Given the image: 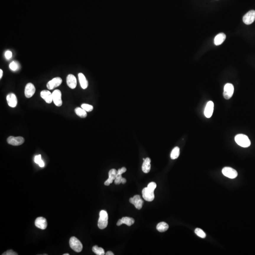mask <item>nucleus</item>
Here are the masks:
<instances>
[{"label":"nucleus","mask_w":255,"mask_h":255,"mask_svg":"<svg viewBox=\"0 0 255 255\" xmlns=\"http://www.w3.org/2000/svg\"><path fill=\"white\" fill-rule=\"evenodd\" d=\"M235 141L238 145L241 147H248L251 146V141L248 137L244 134H238L235 137Z\"/></svg>","instance_id":"obj_1"},{"label":"nucleus","mask_w":255,"mask_h":255,"mask_svg":"<svg viewBox=\"0 0 255 255\" xmlns=\"http://www.w3.org/2000/svg\"><path fill=\"white\" fill-rule=\"evenodd\" d=\"M108 215L107 212L102 210L99 213V218L98 221V226L100 229H104L106 228L108 223Z\"/></svg>","instance_id":"obj_2"},{"label":"nucleus","mask_w":255,"mask_h":255,"mask_svg":"<svg viewBox=\"0 0 255 255\" xmlns=\"http://www.w3.org/2000/svg\"><path fill=\"white\" fill-rule=\"evenodd\" d=\"M69 246L73 251L76 252H80L82 251L83 245L80 241L75 237H72L69 240Z\"/></svg>","instance_id":"obj_3"},{"label":"nucleus","mask_w":255,"mask_h":255,"mask_svg":"<svg viewBox=\"0 0 255 255\" xmlns=\"http://www.w3.org/2000/svg\"><path fill=\"white\" fill-rule=\"evenodd\" d=\"M7 142L9 145L14 146H20L24 142L25 139L22 137L9 136L7 139Z\"/></svg>","instance_id":"obj_4"},{"label":"nucleus","mask_w":255,"mask_h":255,"mask_svg":"<svg viewBox=\"0 0 255 255\" xmlns=\"http://www.w3.org/2000/svg\"><path fill=\"white\" fill-rule=\"evenodd\" d=\"M234 92V87L233 84L230 83H227L225 84L224 87L223 91V97L225 99H230L232 98Z\"/></svg>","instance_id":"obj_5"},{"label":"nucleus","mask_w":255,"mask_h":255,"mask_svg":"<svg viewBox=\"0 0 255 255\" xmlns=\"http://www.w3.org/2000/svg\"><path fill=\"white\" fill-rule=\"evenodd\" d=\"M222 173L225 176L230 179H235L238 176V173L236 170L230 167H226L222 170Z\"/></svg>","instance_id":"obj_6"},{"label":"nucleus","mask_w":255,"mask_h":255,"mask_svg":"<svg viewBox=\"0 0 255 255\" xmlns=\"http://www.w3.org/2000/svg\"><path fill=\"white\" fill-rule=\"evenodd\" d=\"M255 20V11L251 10L247 12L243 17V21L246 25H250Z\"/></svg>","instance_id":"obj_7"},{"label":"nucleus","mask_w":255,"mask_h":255,"mask_svg":"<svg viewBox=\"0 0 255 255\" xmlns=\"http://www.w3.org/2000/svg\"><path fill=\"white\" fill-rule=\"evenodd\" d=\"M53 102L55 105L58 107L61 106L62 104L61 100V93L60 90H56L52 93Z\"/></svg>","instance_id":"obj_8"},{"label":"nucleus","mask_w":255,"mask_h":255,"mask_svg":"<svg viewBox=\"0 0 255 255\" xmlns=\"http://www.w3.org/2000/svg\"><path fill=\"white\" fill-rule=\"evenodd\" d=\"M142 193L143 198L146 201L151 202L154 200L155 199L154 191H151L147 187L143 189Z\"/></svg>","instance_id":"obj_9"},{"label":"nucleus","mask_w":255,"mask_h":255,"mask_svg":"<svg viewBox=\"0 0 255 255\" xmlns=\"http://www.w3.org/2000/svg\"><path fill=\"white\" fill-rule=\"evenodd\" d=\"M62 79L60 77H56L49 81L47 83L46 87L48 90H52L60 86L62 83Z\"/></svg>","instance_id":"obj_10"},{"label":"nucleus","mask_w":255,"mask_h":255,"mask_svg":"<svg viewBox=\"0 0 255 255\" xmlns=\"http://www.w3.org/2000/svg\"><path fill=\"white\" fill-rule=\"evenodd\" d=\"M129 202L134 204L137 209H141L142 207L144 201L139 195H135L133 198L129 199Z\"/></svg>","instance_id":"obj_11"},{"label":"nucleus","mask_w":255,"mask_h":255,"mask_svg":"<svg viewBox=\"0 0 255 255\" xmlns=\"http://www.w3.org/2000/svg\"><path fill=\"white\" fill-rule=\"evenodd\" d=\"M35 92V88L34 85L31 83H29L26 85L25 89V95L26 98H31Z\"/></svg>","instance_id":"obj_12"},{"label":"nucleus","mask_w":255,"mask_h":255,"mask_svg":"<svg viewBox=\"0 0 255 255\" xmlns=\"http://www.w3.org/2000/svg\"><path fill=\"white\" fill-rule=\"evenodd\" d=\"M35 224L36 227L42 230L46 229L47 226V222L46 219L43 217L37 218L35 219Z\"/></svg>","instance_id":"obj_13"},{"label":"nucleus","mask_w":255,"mask_h":255,"mask_svg":"<svg viewBox=\"0 0 255 255\" xmlns=\"http://www.w3.org/2000/svg\"><path fill=\"white\" fill-rule=\"evenodd\" d=\"M6 99H7V103L9 106L12 108L16 106L18 103V101H17L16 96L13 93L9 94L7 95Z\"/></svg>","instance_id":"obj_14"},{"label":"nucleus","mask_w":255,"mask_h":255,"mask_svg":"<svg viewBox=\"0 0 255 255\" xmlns=\"http://www.w3.org/2000/svg\"><path fill=\"white\" fill-rule=\"evenodd\" d=\"M214 104L213 102L210 101L207 103L204 111V114L206 117L209 118L212 116L214 111Z\"/></svg>","instance_id":"obj_15"},{"label":"nucleus","mask_w":255,"mask_h":255,"mask_svg":"<svg viewBox=\"0 0 255 255\" xmlns=\"http://www.w3.org/2000/svg\"><path fill=\"white\" fill-rule=\"evenodd\" d=\"M40 95L47 103H51L53 101L52 93L49 91L46 90L42 91L40 93Z\"/></svg>","instance_id":"obj_16"},{"label":"nucleus","mask_w":255,"mask_h":255,"mask_svg":"<svg viewBox=\"0 0 255 255\" xmlns=\"http://www.w3.org/2000/svg\"><path fill=\"white\" fill-rule=\"evenodd\" d=\"M117 174V171L115 169H112L109 172V178L105 182L106 186H109L110 184L113 183V181L115 180Z\"/></svg>","instance_id":"obj_17"},{"label":"nucleus","mask_w":255,"mask_h":255,"mask_svg":"<svg viewBox=\"0 0 255 255\" xmlns=\"http://www.w3.org/2000/svg\"><path fill=\"white\" fill-rule=\"evenodd\" d=\"M67 84L69 87L74 89L77 86V79L72 74H69L67 77Z\"/></svg>","instance_id":"obj_18"},{"label":"nucleus","mask_w":255,"mask_h":255,"mask_svg":"<svg viewBox=\"0 0 255 255\" xmlns=\"http://www.w3.org/2000/svg\"><path fill=\"white\" fill-rule=\"evenodd\" d=\"M151 159L150 158H146L145 160L144 161L142 165V170L143 172L145 173H147L150 172L151 169Z\"/></svg>","instance_id":"obj_19"},{"label":"nucleus","mask_w":255,"mask_h":255,"mask_svg":"<svg viewBox=\"0 0 255 255\" xmlns=\"http://www.w3.org/2000/svg\"><path fill=\"white\" fill-rule=\"evenodd\" d=\"M226 35L223 33H219L214 39V44L215 46H219L222 44L226 39Z\"/></svg>","instance_id":"obj_20"},{"label":"nucleus","mask_w":255,"mask_h":255,"mask_svg":"<svg viewBox=\"0 0 255 255\" xmlns=\"http://www.w3.org/2000/svg\"><path fill=\"white\" fill-rule=\"evenodd\" d=\"M78 76H79V81L81 87L84 90H85L88 87V83L87 79L83 73H79Z\"/></svg>","instance_id":"obj_21"},{"label":"nucleus","mask_w":255,"mask_h":255,"mask_svg":"<svg viewBox=\"0 0 255 255\" xmlns=\"http://www.w3.org/2000/svg\"><path fill=\"white\" fill-rule=\"evenodd\" d=\"M168 229L169 225L167 223L165 222H159L156 226V229L161 233L166 232Z\"/></svg>","instance_id":"obj_22"},{"label":"nucleus","mask_w":255,"mask_h":255,"mask_svg":"<svg viewBox=\"0 0 255 255\" xmlns=\"http://www.w3.org/2000/svg\"><path fill=\"white\" fill-rule=\"evenodd\" d=\"M76 114L81 118H86L87 116V113L85 110L80 107H77L75 109Z\"/></svg>","instance_id":"obj_23"},{"label":"nucleus","mask_w":255,"mask_h":255,"mask_svg":"<svg viewBox=\"0 0 255 255\" xmlns=\"http://www.w3.org/2000/svg\"><path fill=\"white\" fill-rule=\"evenodd\" d=\"M121 220L122 224H125L129 226H131L135 222L134 219L129 217H124L121 219Z\"/></svg>","instance_id":"obj_24"},{"label":"nucleus","mask_w":255,"mask_h":255,"mask_svg":"<svg viewBox=\"0 0 255 255\" xmlns=\"http://www.w3.org/2000/svg\"><path fill=\"white\" fill-rule=\"evenodd\" d=\"M180 153V148L178 147H176L172 150V152L170 153V158L173 160L176 159L179 157Z\"/></svg>","instance_id":"obj_25"},{"label":"nucleus","mask_w":255,"mask_h":255,"mask_svg":"<svg viewBox=\"0 0 255 255\" xmlns=\"http://www.w3.org/2000/svg\"><path fill=\"white\" fill-rule=\"evenodd\" d=\"M92 251L95 254L98 255H103L105 254L104 249L102 248H99L97 245L93 247Z\"/></svg>","instance_id":"obj_26"},{"label":"nucleus","mask_w":255,"mask_h":255,"mask_svg":"<svg viewBox=\"0 0 255 255\" xmlns=\"http://www.w3.org/2000/svg\"><path fill=\"white\" fill-rule=\"evenodd\" d=\"M35 162L39 165V166L41 167H43L45 166V163L44 161L42 160L41 155H36L35 157Z\"/></svg>","instance_id":"obj_27"},{"label":"nucleus","mask_w":255,"mask_h":255,"mask_svg":"<svg viewBox=\"0 0 255 255\" xmlns=\"http://www.w3.org/2000/svg\"><path fill=\"white\" fill-rule=\"evenodd\" d=\"M195 233L196 235H198V236L201 238H206V233H205L203 230H201V229H199V228H196V229L195 230Z\"/></svg>","instance_id":"obj_28"},{"label":"nucleus","mask_w":255,"mask_h":255,"mask_svg":"<svg viewBox=\"0 0 255 255\" xmlns=\"http://www.w3.org/2000/svg\"><path fill=\"white\" fill-rule=\"evenodd\" d=\"M81 108L85 110L86 112H90L93 111L94 107L91 105H88L87 103H83L81 105Z\"/></svg>","instance_id":"obj_29"},{"label":"nucleus","mask_w":255,"mask_h":255,"mask_svg":"<svg viewBox=\"0 0 255 255\" xmlns=\"http://www.w3.org/2000/svg\"><path fill=\"white\" fill-rule=\"evenodd\" d=\"M9 67L12 71H16L17 69H18L19 65H18V63H17L15 61H12L9 65Z\"/></svg>","instance_id":"obj_30"},{"label":"nucleus","mask_w":255,"mask_h":255,"mask_svg":"<svg viewBox=\"0 0 255 255\" xmlns=\"http://www.w3.org/2000/svg\"><path fill=\"white\" fill-rule=\"evenodd\" d=\"M122 176L121 174H117L116 179L114 180V183L115 184L119 185L121 183V180H122Z\"/></svg>","instance_id":"obj_31"},{"label":"nucleus","mask_w":255,"mask_h":255,"mask_svg":"<svg viewBox=\"0 0 255 255\" xmlns=\"http://www.w3.org/2000/svg\"><path fill=\"white\" fill-rule=\"evenodd\" d=\"M147 188L151 191H154L156 188V184L155 182H151L148 184Z\"/></svg>","instance_id":"obj_32"},{"label":"nucleus","mask_w":255,"mask_h":255,"mask_svg":"<svg viewBox=\"0 0 255 255\" xmlns=\"http://www.w3.org/2000/svg\"><path fill=\"white\" fill-rule=\"evenodd\" d=\"M18 255V253H16L15 252L13 251L12 250H9L5 252L4 254H2V255Z\"/></svg>","instance_id":"obj_33"},{"label":"nucleus","mask_w":255,"mask_h":255,"mask_svg":"<svg viewBox=\"0 0 255 255\" xmlns=\"http://www.w3.org/2000/svg\"><path fill=\"white\" fill-rule=\"evenodd\" d=\"M12 56V52L10 51H7L5 53V56L7 58V59H11Z\"/></svg>","instance_id":"obj_34"},{"label":"nucleus","mask_w":255,"mask_h":255,"mask_svg":"<svg viewBox=\"0 0 255 255\" xmlns=\"http://www.w3.org/2000/svg\"><path fill=\"white\" fill-rule=\"evenodd\" d=\"M126 170H127V169H126V168L125 167H123L121 168V169H119L117 171V173L118 174H121V175H122V173H125L126 172Z\"/></svg>","instance_id":"obj_35"},{"label":"nucleus","mask_w":255,"mask_h":255,"mask_svg":"<svg viewBox=\"0 0 255 255\" xmlns=\"http://www.w3.org/2000/svg\"><path fill=\"white\" fill-rule=\"evenodd\" d=\"M106 255H114V254L112 252V251H109L107 252L106 253H105Z\"/></svg>","instance_id":"obj_36"},{"label":"nucleus","mask_w":255,"mask_h":255,"mask_svg":"<svg viewBox=\"0 0 255 255\" xmlns=\"http://www.w3.org/2000/svg\"><path fill=\"white\" fill-rule=\"evenodd\" d=\"M126 182V179H125L124 178H122V180H121V183L122 184H125Z\"/></svg>","instance_id":"obj_37"},{"label":"nucleus","mask_w":255,"mask_h":255,"mask_svg":"<svg viewBox=\"0 0 255 255\" xmlns=\"http://www.w3.org/2000/svg\"><path fill=\"white\" fill-rule=\"evenodd\" d=\"M2 76H3V71L2 69H0V79H1Z\"/></svg>","instance_id":"obj_38"},{"label":"nucleus","mask_w":255,"mask_h":255,"mask_svg":"<svg viewBox=\"0 0 255 255\" xmlns=\"http://www.w3.org/2000/svg\"><path fill=\"white\" fill-rule=\"evenodd\" d=\"M69 254H67V253H66V254H64V255H69Z\"/></svg>","instance_id":"obj_39"}]
</instances>
